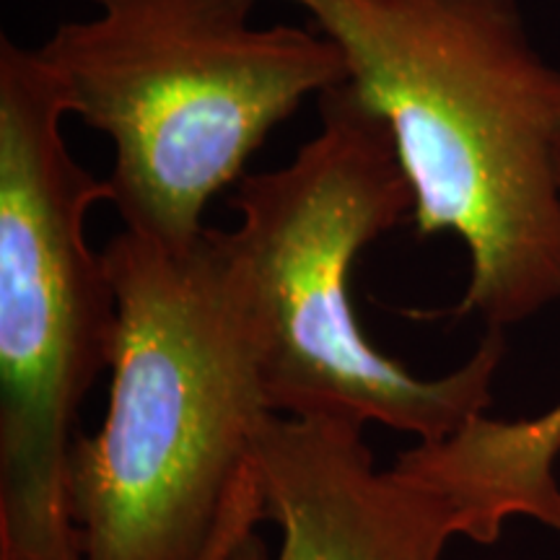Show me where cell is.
Wrapping results in <instances>:
<instances>
[{"mask_svg":"<svg viewBox=\"0 0 560 560\" xmlns=\"http://www.w3.org/2000/svg\"><path fill=\"white\" fill-rule=\"evenodd\" d=\"M102 255L120 322L104 423L70 457L83 560H200L276 416L223 231L166 247L122 229Z\"/></svg>","mask_w":560,"mask_h":560,"instance_id":"obj_2","label":"cell"},{"mask_svg":"<svg viewBox=\"0 0 560 560\" xmlns=\"http://www.w3.org/2000/svg\"><path fill=\"white\" fill-rule=\"evenodd\" d=\"M265 520V501L260 482H257L255 467H249L242 472V478L236 480L234 490H231L226 506H223L221 522L215 527V535L210 537L208 548L202 550L200 560H231L234 550L240 548L244 537L249 532L257 529V524Z\"/></svg>","mask_w":560,"mask_h":560,"instance_id":"obj_7","label":"cell"},{"mask_svg":"<svg viewBox=\"0 0 560 560\" xmlns=\"http://www.w3.org/2000/svg\"><path fill=\"white\" fill-rule=\"evenodd\" d=\"M231 560H272V558H270L268 542H265L255 529V532H249L247 537H244L240 548H236L234 556H231Z\"/></svg>","mask_w":560,"mask_h":560,"instance_id":"obj_8","label":"cell"},{"mask_svg":"<svg viewBox=\"0 0 560 560\" xmlns=\"http://www.w3.org/2000/svg\"><path fill=\"white\" fill-rule=\"evenodd\" d=\"M319 130L289 164L244 174L223 244L276 416L380 423L452 436L493 402L506 340L488 330L450 374L425 380L366 338L350 301L355 257L412 213L384 120L340 83L317 96Z\"/></svg>","mask_w":560,"mask_h":560,"instance_id":"obj_3","label":"cell"},{"mask_svg":"<svg viewBox=\"0 0 560 560\" xmlns=\"http://www.w3.org/2000/svg\"><path fill=\"white\" fill-rule=\"evenodd\" d=\"M482 446L493 465L529 499L552 503L560 499L556 462L560 454V402L548 412L524 420L482 423Z\"/></svg>","mask_w":560,"mask_h":560,"instance_id":"obj_6","label":"cell"},{"mask_svg":"<svg viewBox=\"0 0 560 560\" xmlns=\"http://www.w3.org/2000/svg\"><path fill=\"white\" fill-rule=\"evenodd\" d=\"M346 55L412 190L418 236L454 234V306L506 330L560 301V70L520 0H291Z\"/></svg>","mask_w":560,"mask_h":560,"instance_id":"obj_1","label":"cell"},{"mask_svg":"<svg viewBox=\"0 0 560 560\" xmlns=\"http://www.w3.org/2000/svg\"><path fill=\"white\" fill-rule=\"evenodd\" d=\"M42 60L68 115L104 132L107 177L125 229L190 247L208 202L240 185L247 161L304 100L350 81L346 55L319 30L252 26L257 0H91Z\"/></svg>","mask_w":560,"mask_h":560,"instance_id":"obj_4","label":"cell"},{"mask_svg":"<svg viewBox=\"0 0 560 560\" xmlns=\"http://www.w3.org/2000/svg\"><path fill=\"white\" fill-rule=\"evenodd\" d=\"M363 429L289 416L262 425L252 467L278 527L272 560H441L452 537H470L457 495L400 459L380 470Z\"/></svg>","mask_w":560,"mask_h":560,"instance_id":"obj_5","label":"cell"}]
</instances>
